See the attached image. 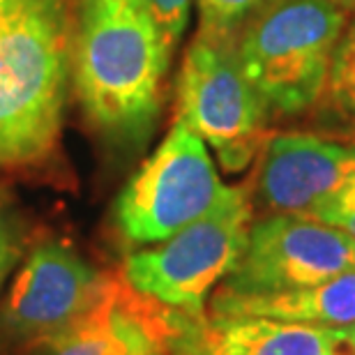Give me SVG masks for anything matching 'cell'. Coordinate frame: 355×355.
Here are the masks:
<instances>
[{
  "label": "cell",
  "mask_w": 355,
  "mask_h": 355,
  "mask_svg": "<svg viewBox=\"0 0 355 355\" xmlns=\"http://www.w3.org/2000/svg\"><path fill=\"white\" fill-rule=\"evenodd\" d=\"M168 60L159 28L137 0H74L72 86L106 144L139 150L153 137Z\"/></svg>",
  "instance_id": "1"
},
{
  "label": "cell",
  "mask_w": 355,
  "mask_h": 355,
  "mask_svg": "<svg viewBox=\"0 0 355 355\" xmlns=\"http://www.w3.org/2000/svg\"><path fill=\"white\" fill-rule=\"evenodd\" d=\"M74 0H19L0 31V166L46 157L72 86Z\"/></svg>",
  "instance_id": "2"
},
{
  "label": "cell",
  "mask_w": 355,
  "mask_h": 355,
  "mask_svg": "<svg viewBox=\"0 0 355 355\" xmlns=\"http://www.w3.org/2000/svg\"><path fill=\"white\" fill-rule=\"evenodd\" d=\"M349 17L332 0H263L240 24L233 53L270 116L311 111Z\"/></svg>",
  "instance_id": "3"
},
{
  "label": "cell",
  "mask_w": 355,
  "mask_h": 355,
  "mask_svg": "<svg viewBox=\"0 0 355 355\" xmlns=\"http://www.w3.org/2000/svg\"><path fill=\"white\" fill-rule=\"evenodd\" d=\"M254 224L250 184L226 187L215 208L164 243L125 259L123 282L139 295L191 316H205V302L243 257Z\"/></svg>",
  "instance_id": "4"
},
{
  "label": "cell",
  "mask_w": 355,
  "mask_h": 355,
  "mask_svg": "<svg viewBox=\"0 0 355 355\" xmlns=\"http://www.w3.org/2000/svg\"><path fill=\"white\" fill-rule=\"evenodd\" d=\"M226 184L208 146L180 118L137 168L113 203V224L127 245L164 243L215 208Z\"/></svg>",
  "instance_id": "5"
},
{
  "label": "cell",
  "mask_w": 355,
  "mask_h": 355,
  "mask_svg": "<svg viewBox=\"0 0 355 355\" xmlns=\"http://www.w3.org/2000/svg\"><path fill=\"white\" fill-rule=\"evenodd\" d=\"M175 118L215 150L229 173L245 171L261 153L270 111L240 69L231 37L198 33L189 44L178 76Z\"/></svg>",
  "instance_id": "6"
},
{
  "label": "cell",
  "mask_w": 355,
  "mask_h": 355,
  "mask_svg": "<svg viewBox=\"0 0 355 355\" xmlns=\"http://www.w3.org/2000/svg\"><path fill=\"white\" fill-rule=\"evenodd\" d=\"M355 270V238L295 212L257 219L238 266L217 293L266 295L307 288Z\"/></svg>",
  "instance_id": "7"
},
{
  "label": "cell",
  "mask_w": 355,
  "mask_h": 355,
  "mask_svg": "<svg viewBox=\"0 0 355 355\" xmlns=\"http://www.w3.org/2000/svg\"><path fill=\"white\" fill-rule=\"evenodd\" d=\"M104 277L58 240L40 243L28 254L3 307V325L19 342L55 335L104 295Z\"/></svg>",
  "instance_id": "8"
},
{
  "label": "cell",
  "mask_w": 355,
  "mask_h": 355,
  "mask_svg": "<svg viewBox=\"0 0 355 355\" xmlns=\"http://www.w3.org/2000/svg\"><path fill=\"white\" fill-rule=\"evenodd\" d=\"M259 155L252 194L266 215H307L355 173V146L314 132L270 134Z\"/></svg>",
  "instance_id": "9"
},
{
  "label": "cell",
  "mask_w": 355,
  "mask_h": 355,
  "mask_svg": "<svg viewBox=\"0 0 355 355\" xmlns=\"http://www.w3.org/2000/svg\"><path fill=\"white\" fill-rule=\"evenodd\" d=\"M153 330L148 297L111 279L92 307L55 335L37 342L35 355H148Z\"/></svg>",
  "instance_id": "10"
},
{
  "label": "cell",
  "mask_w": 355,
  "mask_h": 355,
  "mask_svg": "<svg viewBox=\"0 0 355 355\" xmlns=\"http://www.w3.org/2000/svg\"><path fill=\"white\" fill-rule=\"evenodd\" d=\"M210 316H261L286 323L344 328L355 323V270L307 288L266 295H224L210 300Z\"/></svg>",
  "instance_id": "11"
},
{
  "label": "cell",
  "mask_w": 355,
  "mask_h": 355,
  "mask_svg": "<svg viewBox=\"0 0 355 355\" xmlns=\"http://www.w3.org/2000/svg\"><path fill=\"white\" fill-rule=\"evenodd\" d=\"M198 337L208 355H318L337 337V328L261 316H210L201 321Z\"/></svg>",
  "instance_id": "12"
},
{
  "label": "cell",
  "mask_w": 355,
  "mask_h": 355,
  "mask_svg": "<svg viewBox=\"0 0 355 355\" xmlns=\"http://www.w3.org/2000/svg\"><path fill=\"white\" fill-rule=\"evenodd\" d=\"M309 125L318 137L355 141V17L335 46L321 97L309 111Z\"/></svg>",
  "instance_id": "13"
},
{
  "label": "cell",
  "mask_w": 355,
  "mask_h": 355,
  "mask_svg": "<svg viewBox=\"0 0 355 355\" xmlns=\"http://www.w3.org/2000/svg\"><path fill=\"white\" fill-rule=\"evenodd\" d=\"M201 12L198 33L215 37H233L240 24L263 3V0H196Z\"/></svg>",
  "instance_id": "14"
},
{
  "label": "cell",
  "mask_w": 355,
  "mask_h": 355,
  "mask_svg": "<svg viewBox=\"0 0 355 355\" xmlns=\"http://www.w3.org/2000/svg\"><path fill=\"white\" fill-rule=\"evenodd\" d=\"M137 3L148 12V17L155 21L164 37L168 51H175L178 42L182 40L184 28L189 24L191 3L194 0H137Z\"/></svg>",
  "instance_id": "15"
},
{
  "label": "cell",
  "mask_w": 355,
  "mask_h": 355,
  "mask_svg": "<svg viewBox=\"0 0 355 355\" xmlns=\"http://www.w3.org/2000/svg\"><path fill=\"white\" fill-rule=\"evenodd\" d=\"M307 217H314L318 222H325L335 229L346 231L355 238V173L339 187L335 194H330L316 208L307 212Z\"/></svg>",
  "instance_id": "16"
},
{
  "label": "cell",
  "mask_w": 355,
  "mask_h": 355,
  "mask_svg": "<svg viewBox=\"0 0 355 355\" xmlns=\"http://www.w3.org/2000/svg\"><path fill=\"white\" fill-rule=\"evenodd\" d=\"M21 259V229L19 222L10 210V205L0 196V288L10 277L14 266Z\"/></svg>",
  "instance_id": "17"
},
{
  "label": "cell",
  "mask_w": 355,
  "mask_h": 355,
  "mask_svg": "<svg viewBox=\"0 0 355 355\" xmlns=\"http://www.w3.org/2000/svg\"><path fill=\"white\" fill-rule=\"evenodd\" d=\"M318 355H355V351H353V346L344 339L342 330L337 328V337L332 339V342L325 346V349Z\"/></svg>",
  "instance_id": "18"
},
{
  "label": "cell",
  "mask_w": 355,
  "mask_h": 355,
  "mask_svg": "<svg viewBox=\"0 0 355 355\" xmlns=\"http://www.w3.org/2000/svg\"><path fill=\"white\" fill-rule=\"evenodd\" d=\"M17 3L19 0H0V31H3V26L7 24V19H10V14L14 12Z\"/></svg>",
  "instance_id": "19"
},
{
  "label": "cell",
  "mask_w": 355,
  "mask_h": 355,
  "mask_svg": "<svg viewBox=\"0 0 355 355\" xmlns=\"http://www.w3.org/2000/svg\"><path fill=\"white\" fill-rule=\"evenodd\" d=\"M342 330V335H344V339L349 342L351 346H353V351H355V323H351V325H344V328H339Z\"/></svg>",
  "instance_id": "20"
},
{
  "label": "cell",
  "mask_w": 355,
  "mask_h": 355,
  "mask_svg": "<svg viewBox=\"0 0 355 355\" xmlns=\"http://www.w3.org/2000/svg\"><path fill=\"white\" fill-rule=\"evenodd\" d=\"M332 3H337L342 10H346L349 14H353L355 12V0H332Z\"/></svg>",
  "instance_id": "21"
}]
</instances>
